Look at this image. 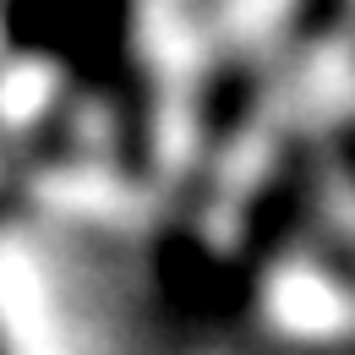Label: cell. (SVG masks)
<instances>
[{"label":"cell","mask_w":355,"mask_h":355,"mask_svg":"<svg viewBox=\"0 0 355 355\" xmlns=\"http://www.w3.org/2000/svg\"><path fill=\"white\" fill-rule=\"evenodd\" d=\"M0 334L17 355H55L44 279L22 252H0Z\"/></svg>","instance_id":"6da1fadb"},{"label":"cell","mask_w":355,"mask_h":355,"mask_svg":"<svg viewBox=\"0 0 355 355\" xmlns=\"http://www.w3.org/2000/svg\"><path fill=\"white\" fill-rule=\"evenodd\" d=\"M273 317L295 334H339L345 328V301L317 273H284L273 284Z\"/></svg>","instance_id":"7a4b0ae2"}]
</instances>
